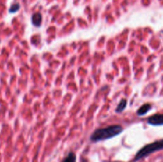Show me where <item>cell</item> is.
<instances>
[{
	"mask_svg": "<svg viewBox=\"0 0 163 162\" xmlns=\"http://www.w3.org/2000/svg\"><path fill=\"white\" fill-rule=\"evenodd\" d=\"M163 150V139L159 140V141H157V142H154L153 143H151V144L145 146L135 155L134 161L140 160V159L148 156L150 154L156 152V151H158V150Z\"/></svg>",
	"mask_w": 163,
	"mask_h": 162,
	"instance_id": "obj_2",
	"label": "cell"
},
{
	"mask_svg": "<svg viewBox=\"0 0 163 162\" xmlns=\"http://www.w3.org/2000/svg\"><path fill=\"white\" fill-rule=\"evenodd\" d=\"M126 99H122L120 103H119V104L118 105V107H117L115 111H116V112H122V111L126 108Z\"/></svg>",
	"mask_w": 163,
	"mask_h": 162,
	"instance_id": "obj_6",
	"label": "cell"
},
{
	"mask_svg": "<svg viewBox=\"0 0 163 162\" xmlns=\"http://www.w3.org/2000/svg\"><path fill=\"white\" fill-rule=\"evenodd\" d=\"M122 127L120 126H111L106 128L98 129L91 135V141L92 142H100L108 138H113L115 136L118 135L122 131Z\"/></svg>",
	"mask_w": 163,
	"mask_h": 162,
	"instance_id": "obj_1",
	"label": "cell"
},
{
	"mask_svg": "<svg viewBox=\"0 0 163 162\" xmlns=\"http://www.w3.org/2000/svg\"><path fill=\"white\" fill-rule=\"evenodd\" d=\"M151 104H144V105H143L140 108H139V111H137V114H138V115L139 116L144 115L145 114H147V112L149 111L150 110H151Z\"/></svg>",
	"mask_w": 163,
	"mask_h": 162,
	"instance_id": "obj_4",
	"label": "cell"
},
{
	"mask_svg": "<svg viewBox=\"0 0 163 162\" xmlns=\"http://www.w3.org/2000/svg\"><path fill=\"white\" fill-rule=\"evenodd\" d=\"M147 122L152 126H161L163 125V114H157L148 118Z\"/></svg>",
	"mask_w": 163,
	"mask_h": 162,
	"instance_id": "obj_3",
	"label": "cell"
},
{
	"mask_svg": "<svg viewBox=\"0 0 163 162\" xmlns=\"http://www.w3.org/2000/svg\"><path fill=\"white\" fill-rule=\"evenodd\" d=\"M19 8H20V5L18 4V3H15V4L11 6V7L10 8L9 11H10V13H14L16 12V11H18V10H19Z\"/></svg>",
	"mask_w": 163,
	"mask_h": 162,
	"instance_id": "obj_8",
	"label": "cell"
},
{
	"mask_svg": "<svg viewBox=\"0 0 163 162\" xmlns=\"http://www.w3.org/2000/svg\"><path fill=\"white\" fill-rule=\"evenodd\" d=\"M32 23L35 26H40L41 23V15L40 13H36L32 16Z\"/></svg>",
	"mask_w": 163,
	"mask_h": 162,
	"instance_id": "obj_5",
	"label": "cell"
},
{
	"mask_svg": "<svg viewBox=\"0 0 163 162\" xmlns=\"http://www.w3.org/2000/svg\"><path fill=\"white\" fill-rule=\"evenodd\" d=\"M62 162H76V155L73 153H70Z\"/></svg>",
	"mask_w": 163,
	"mask_h": 162,
	"instance_id": "obj_7",
	"label": "cell"
}]
</instances>
